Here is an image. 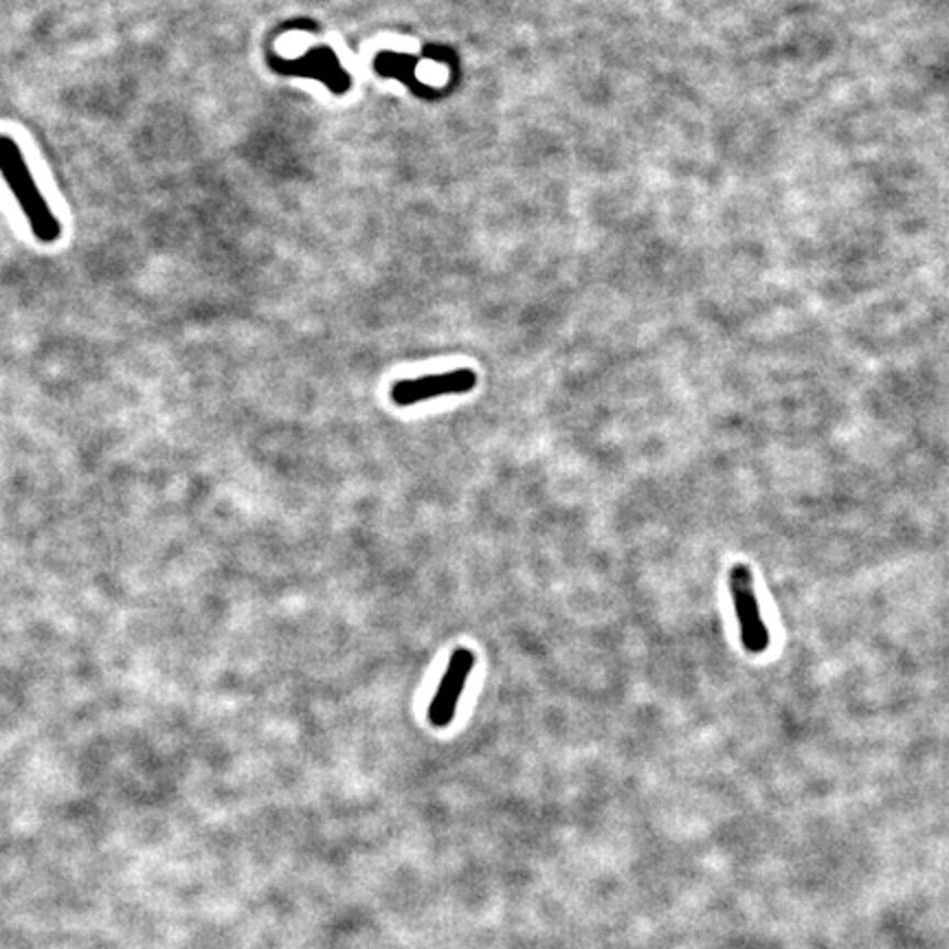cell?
<instances>
[{
    "label": "cell",
    "instance_id": "obj_1",
    "mask_svg": "<svg viewBox=\"0 0 949 949\" xmlns=\"http://www.w3.org/2000/svg\"><path fill=\"white\" fill-rule=\"evenodd\" d=\"M0 176L13 193L35 239L42 244L57 242L62 235V224L33 180L20 145L9 134H0Z\"/></svg>",
    "mask_w": 949,
    "mask_h": 949
},
{
    "label": "cell",
    "instance_id": "obj_2",
    "mask_svg": "<svg viewBox=\"0 0 949 949\" xmlns=\"http://www.w3.org/2000/svg\"><path fill=\"white\" fill-rule=\"evenodd\" d=\"M729 593L740 628V644L747 652L760 655L769 646V630L760 615V604L753 591V576L745 562L729 569Z\"/></svg>",
    "mask_w": 949,
    "mask_h": 949
},
{
    "label": "cell",
    "instance_id": "obj_3",
    "mask_svg": "<svg viewBox=\"0 0 949 949\" xmlns=\"http://www.w3.org/2000/svg\"><path fill=\"white\" fill-rule=\"evenodd\" d=\"M472 668H474V652L466 646L455 648L448 659L446 672L428 705V723L433 727H446L453 721Z\"/></svg>",
    "mask_w": 949,
    "mask_h": 949
},
{
    "label": "cell",
    "instance_id": "obj_4",
    "mask_svg": "<svg viewBox=\"0 0 949 949\" xmlns=\"http://www.w3.org/2000/svg\"><path fill=\"white\" fill-rule=\"evenodd\" d=\"M477 384V373L472 369H453L446 373H431L411 380H398L391 387V400L398 406H411L431 398L468 393Z\"/></svg>",
    "mask_w": 949,
    "mask_h": 949
},
{
    "label": "cell",
    "instance_id": "obj_5",
    "mask_svg": "<svg viewBox=\"0 0 949 949\" xmlns=\"http://www.w3.org/2000/svg\"><path fill=\"white\" fill-rule=\"evenodd\" d=\"M270 66L283 75H299V77L319 79L336 94H343L351 83V79L345 72V68L340 66L336 53L327 46L310 48L303 57H297V59L270 57Z\"/></svg>",
    "mask_w": 949,
    "mask_h": 949
}]
</instances>
